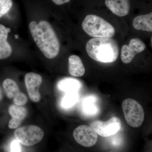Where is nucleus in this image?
Masks as SVG:
<instances>
[{"mask_svg": "<svg viewBox=\"0 0 152 152\" xmlns=\"http://www.w3.org/2000/svg\"><path fill=\"white\" fill-rule=\"evenodd\" d=\"M29 29L33 39L44 56L53 59L58 55L60 45L54 30L48 22L34 21L30 23Z\"/></svg>", "mask_w": 152, "mask_h": 152, "instance_id": "f257e3e1", "label": "nucleus"}, {"mask_svg": "<svg viewBox=\"0 0 152 152\" xmlns=\"http://www.w3.org/2000/svg\"><path fill=\"white\" fill-rule=\"evenodd\" d=\"M86 50L91 58L102 63L114 62L119 53L116 41L111 38H93L87 42Z\"/></svg>", "mask_w": 152, "mask_h": 152, "instance_id": "f03ea898", "label": "nucleus"}, {"mask_svg": "<svg viewBox=\"0 0 152 152\" xmlns=\"http://www.w3.org/2000/svg\"><path fill=\"white\" fill-rule=\"evenodd\" d=\"M82 28L88 35L94 38H110L115 34V28L110 23L94 14L86 16Z\"/></svg>", "mask_w": 152, "mask_h": 152, "instance_id": "7ed1b4c3", "label": "nucleus"}, {"mask_svg": "<svg viewBox=\"0 0 152 152\" xmlns=\"http://www.w3.org/2000/svg\"><path fill=\"white\" fill-rule=\"evenodd\" d=\"M122 107L128 124L133 128L140 126L145 118V113L142 106L135 100L128 98L123 102Z\"/></svg>", "mask_w": 152, "mask_h": 152, "instance_id": "20e7f679", "label": "nucleus"}, {"mask_svg": "<svg viewBox=\"0 0 152 152\" xmlns=\"http://www.w3.org/2000/svg\"><path fill=\"white\" fill-rule=\"evenodd\" d=\"M14 134L19 143L26 146H31L42 140L44 132L39 127L31 125L18 128L14 132Z\"/></svg>", "mask_w": 152, "mask_h": 152, "instance_id": "39448f33", "label": "nucleus"}, {"mask_svg": "<svg viewBox=\"0 0 152 152\" xmlns=\"http://www.w3.org/2000/svg\"><path fill=\"white\" fill-rule=\"evenodd\" d=\"M122 123L119 118L112 117L106 121L100 120L94 121L90 126L97 134L103 137H108L115 134L121 129Z\"/></svg>", "mask_w": 152, "mask_h": 152, "instance_id": "423d86ee", "label": "nucleus"}, {"mask_svg": "<svg viewBox=\"0 0 152 152\" xmlns=\"http://www.w3.org/2000/svg\"><path fill=\"white\" fill-rule=\"evenodd\" d=\"M75 140L81 145L87 148L94 146L98 141L97 134L89 126L81 125L74 131Z\"/></svg>", "mask_w": 152, "mask_h": 152, "instance_id": "0eeeda50", "label": "nucleus"}, {"mask_svg": "<svg viewBox=\"0 0 152 152\" xmlns=\"http://www.w3.org/2000/svg\"><path fill=\"white\" fill-rule=\"evenodd\" d=\"M25 82L30 99L39 102L41 99L39 89L42 83V76L35 73H28L25 76Z\"/></svg>", "mask_w": 152, "mask_h": 152, "instance_id": "6e6552de", "label": "nucleus"}, {"mask_svg": "<svg viewBox=\"0 0 152 152\" xmlns=\"http://www.w3.org/2000/svg\"><path fill=\"white\" fill-rule=\"evenodd\" d=\"M145 48V45L140 39H132L128 45H124L122 48L121 54L122 61L124 64H129L132 61L137 54L142 53Z\"/></svg>", "mask_w": 152, "mask_h": 152, "instance_id": "1a4fd4ad", "label": "nucleus"}, {"mask_svg": "<svg viewBox=\"0 0 152 152\" xmlns=\"http://www.w3.org/2000/svg\"><path fill=\"white\" fill-rule=\"evenodd\" d=\"M104 3L106 7L117 16H126L130 12V0H105Z\"/></svg>", "mask_w": 152, "mask_h": 152, "instance_id": "9d476101", "label": "nucleus"}, {"mask_svg": "<svg viewBox=\"0 0 152 152\" xmlns=\"http://www.w3.org/2000/svg\"><path fill=\"white\" fill-rule=\"evenodd\" d=\"M9 113L12 118L9 123V127L10 129L18 127L28 115V110L23 106L12 105L9 107Z\"/></svg>", "mask_w": 152, "mask_h": 152, "instance_id": "9b49d317", "label": "nucleus"}, {"mask_svg": "<svg viewBox=\"0 0 152 152\" xmlns=\"http://www.w3.org/2000/svg\"><path fill=\"white\" fill-rule=\"evenodd\" d=\"M69 71L71 75L81 77L84 75L86 69L80 58L77 55H72L69 58Z\"/></svg>", "mask_w": 152, "mask_h": 152, "instance_id": "f8f14e48", "label": "nucleus"}, {"mask_svg": "<svg viewBox=\"0 0 152 152\" xmlns=\"http://www.w3.org/2000/svg\"><path fill=\"white\" fill-rule=\"evenodd\" d=\"M133 26L135 29L148 32L152 31V12L140 15L136 17L133 21Z\"/></svg>", "mask_w": 152, "mask_h": 152, "instance_id": "ddd939ff", "label": "nucleus"}, {"mask_svg": "<svg viewBox=\"0 0 152 152\" xmlns=\"http://www.w3.org/2000/svg\"><path fill=\"white\" fill-rule=\"evenodd\" d=\"M59 89L66 93L77 92L80 87L78 80L73 78H65L60 81L58 84Z\"/></svg>", "mask_w": 152, "mask_h": 152, "instance_id": "4468645a", "label": "nucleus"}, {"mask_svg": "<svg viewBox=\"0 0 152 152\" xmlns=\"http://www.w3.org/2000/svg\"><path fill=\"white\" fill-rule=\"evenodd\" d=\"M3 86L6 95L9 99H13L20 92L17 83L12 79H6L3 82Z\"/></svg>", "mask_w": 152, "mask_h": 152, "instance_id": "2eb2a0df", "label": "nucleus"}, {"mask_svg": "<svg viewBox=\"0 0 152 152\" xmlns=\"http://www.w3.org/2000/svg\"><path fill=\"white\" fill-rule=\"evenodd\" d=\"M78 100L77 92L66 93L61 101V105L65 108H69L74 106Z\"/></svg>", "mask_w": 152, "mask_h": 152, "instance_id": "dca6fc26", "label": "nucleus"}, {"mask_svg": "<svg viewBox=\"0 0 152 152\" xmlns=\"http://www.w3.org/2000/svg\"><path fill=\"white\" fill-rule=\"evenodd\" d=\"M12 53V46L7 40L0 42V60L9 58Z\"/></svg>", "mask_w": 152, "mask_h": 152, "instance_id": "f3484780", "label": "nucleus"}, {"mask_svg": "<svg viewBox=\"0 0 152 152\" xmlns=\"http://www.w3.org/2000/svg\"><path fill=\"white\" fill-rule=\"evenodd\" d=\"M83 106L84 111L87 113L93 114L96 113V108L92 99L88 98L86 99L84 101Z\"/></svg>", "mask_w": 152, "mask_h": 152, "instance_id": "a211bd4d", "label": "nucleus"}, {"mask_svg": "<svg viewBox=\"0 0 152 152\" xmlns=\"http://www.w3.org/2000/svg\"><path fill=\"white\" fill-rule=\"evenodd\" d=\"M12 5V0H0V18L8 12Z\"/></svg>", "mask_w": 152, "mask_h": 152, "instance_id": "6ab92c4d", "label": "nucleus"}, {"mask_svg": "<svg viewBox=\"0 0 152 152\" xmlns=\"http://www.w3.org/2000/svg\"><path fill=\"white\" fill-rule=\"evenodd\" d=\"M15 104L18 106H23L28 102L27 96L24 93L20 92L13 98Z\"/></svg>", "mask_w": 152, "mask_h": 152, "instance_id": "aec40b11", "label": "nucleus"}, {"mask_svg": "<svg viewBox=\"0 0 152 152\" xmlns=\"http://www.w3.org/2000/svg\"><path fill=\"white\" fill-rule=\"evenodd\" d=\"M10 31V29L7 28L5 26L0 24V42L7 40Z\"/></svg>", "mask_w": 152, "mask_h": 152, "instance_id": "412c9836", "label": "nucleus"}, {"mask_svg": "<svg viewBox=\"0 0 152 152\" xmlns=\"http://www.w3.org/2000/svg\"><path fill=\"white\" fill-rule=\"evenodd\" d=\"M11 152H21V148L18 142L14 140L11 146Z\"/></svg>", "mask_w": 152, "mask_h": 152, "instance_id": "4be33fe9", "label": "nucleus"}, {"mask_svg": "<svg viewBox=\"0 0 152 152\" xmlns=\"http://www.w3.org/2000/svg\"><path fill=\"white\" fill-rule=\"evenodd\" d=\"M57 5H62L64 4L69 2L71 0H52Z\"/></svg>", "mask_w": 152, "mask_h": 152, "instance_id": "5701e85b", "label": "nucleus"}, {"mask_svg": "<svg viewBox=\"0 0 152 152\" xmlns=\"http://www.w3.org/2000/svg\"><path fill=\"white\" fill-rule=\"evenodd\" d=\"M3 99V93L2 90L0 88V102Z\"/></svg>", "mask_w": 152, "mask_h": 152, "instance_id": "b1692460", "label": "nucleus"}, {"mask_svg": "<svg viewBox=\"0 0 152 152\" xmlns=\"http://www.w3.org/2000/svg\"></svg>", "mask_w": 152, "mask_h": 152, "instance_id": "393cba45", "label": "nucleus"}]
</instances>
